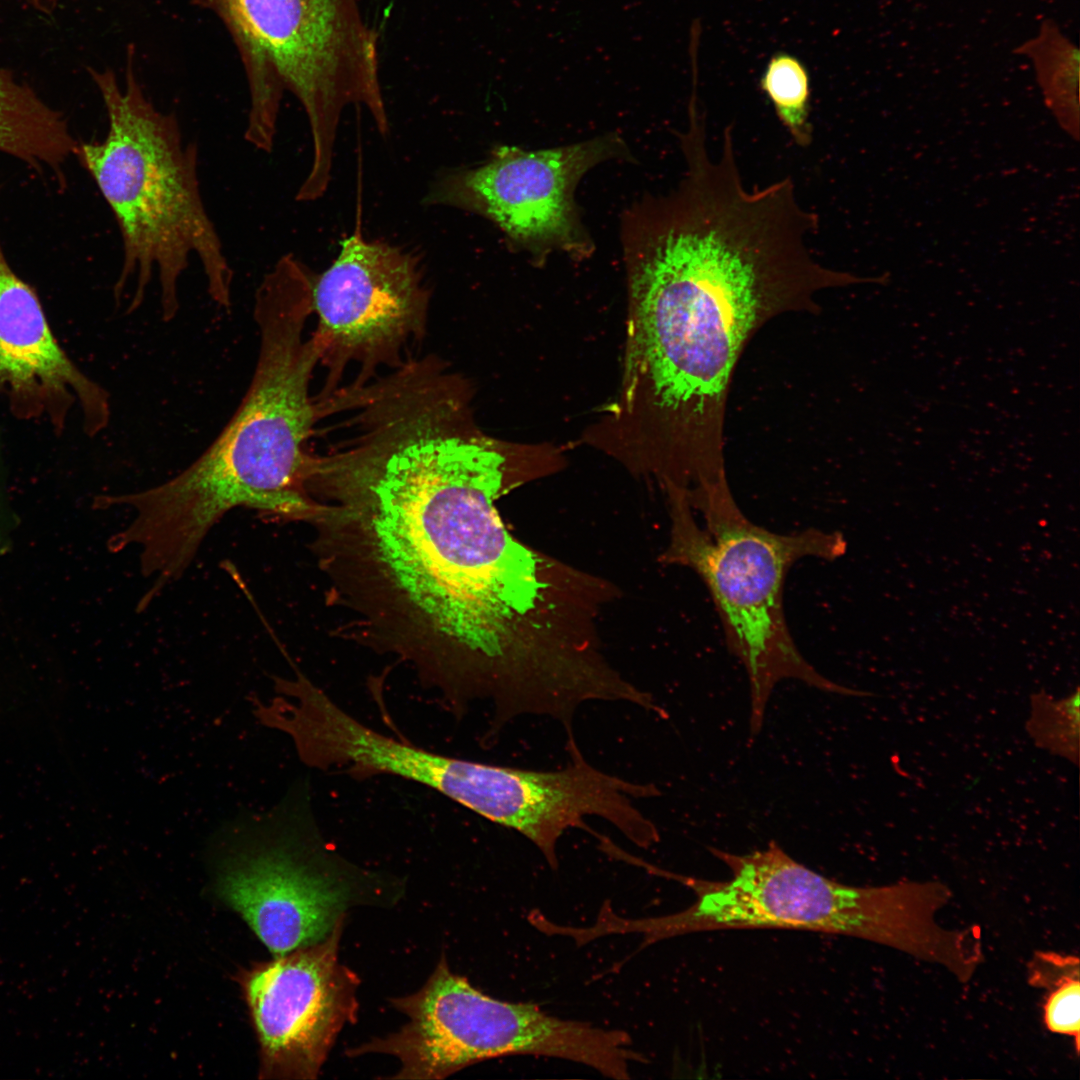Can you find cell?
I'll return each mask as SVG.
<instances>
[{
  "label": "cell",
  "mask_w": 1080,
  "mask_h": 1080,
  "mask_svg": "<svg viewBox=\"0 0 1080 1080\" xmlns=\"http://www.w3.org/2000/svg\"><path fill=\"white\" fill-rule=\"evenodd\" d=\"M464 395L418 382L368 398L351 438L314 454V549L375 648L408 662L456 719L496 707L544 665L557 567L518 542L495 501L505 457Z\"/></svg>",
  "instance_id": "obj_1"
},
{
  "label": "cell",
  "mask_w": 1080,
  "mask_h": 1080,
  "mask_svg": "<svg viewBox=\"0 0 1080 1080\" xmlns=\"http://www.w3.org/2000/svg\"><path fill=\"white\" fill-rule=\"evenodd\" d=\"M627 258L642 362L681 470L698 481L719 479L729 386L742 352L771 319L817 312L819 284L755 235L714 218L668 226Z\"/></svg>",
  "instance_id": "obj_2"
},
{
  "label": "cell",
  "mask_w": 1080,
  "mask_h": 1080,
  "mask_svg": "<svg viewBox=\"0 0 1080 1080\" xmlns=\"http://www.w3.org/2000/svg\"><path fill=\"white\" fill-rule=\"evenodd\" d=\"M312 282L278 266L259 284L254 320L257 363L239 407L209 447L173 478L124 494L130 530L158 562L186 569L212 527L244 507L282 520L310 521L319 503L307 490L308 443L320 419L310 394L319 349L305 326Z\"/></svg>",
  "instance_id": "obj_3"
},
{
  "label": "cell",
  "mask_w": 1080,
  "mask_h": 1080,
  "mask_svg": "<svg viewBox=\"0 0 1080 1080\" xmlns=\"http://www.w3.org/2000/svg\"><path fill=\"white\" fill-rule=\"evenodd\" d=\"M129 47L124 85L111 70L88 72L108 116L102 141L82 142L75 152L94 179L120 230L123 264L114 285L121 302L135 280L128 313L142 304L154 272L160 285L162 319L178 313L179 280L196 256L214 302L231 305L233 271L201 196L198 150L184 143L174 113L158 110L134 72Z\"/></svg>",
  "instance_id": "obj_4"
},
{
  "label": "cell",
  "mask_w": 1080,
  "mask_h": 1080,
  "mask_svg": "<svg viewBox=\"0 0 1080 1080\" xmlns=\"http://www.w3.org/2000/svg\"><path fill=\"white\" fill-rule=\"evenodd\" d=\"M710 851L729 868V879L704 880L650 866L651 874L688 886L695 901L672 914L622 918V933L642 936L637 952L685 934L764 928L860 938L939 966L956 951L957 931L936 920L952 898L940 881L846 885L797 862L774 841L743 855Z\"/></svg>",
  "instance_id": "obj_5"
},
{
  "label": "cell",
  "mask_w": 1080,
  "mask_h": 1080,
  "mask_svg": "<svg viewBox=\"0 0 1080 1080\" xmlns=\"http://www.w3.org/2000/svg\"><path fill=\"white\" fill-rule=\"evenodd\" d=\"M215 13L229 31L246 73L250 109L244 137L269 153L281 99L290 91L303 106L312 137V163L303 196L326 192L341 114L364 106L380 133L389 122L379 79L378 38L357 0H192Z\"/></svg>",
  "instance_id": "obj_6"
},
{
  "label": "cell",
  "mask_w": 1080,
  "mask_h": 1080,
  "mask_svg": "<svg viewBox=\"0 0 1080 1080\" xmlns=\"http://www.w3.org/2000/svg\"><path fill=\"white\" fill-rule=\"evenodd\" d=\"M670 542L663 561L692 569L706 585L722 623L729 650L749 679L751 739L760 732L774 686L784 679L845 696L868 692L822 676L800 653L783 605L787 572L798 560L828 561L847 543L839 532L816 528L778 534L750 521L728 484L687 499L670 488Z\"/></svg>",
  "instance_id": "obj_7"
},
{
  "label": "cell",
  "mask_w": 1080,
  "mask_h": 1080,
  "mask_svg": "<svg viewBox=\"0 0 1080 1080\" xmlns=\"http://www.w3.org/2000/svg\"><path fill=\"white\" fill-rule=\"evenodd\" d=\"M221 896L276 956L324 940L359 906H393L405 881L345 858L328 841L301 777L272 808L221 826L212 839Z\"/></svg>",
  "instance_id": "obj_8"
},
{
  "label": "cell",
  "mask_w": 1080,
  "mask_h": 1080,
  "mask_svg": "<svg viewBox=\"0 0 1080 1080\" xmlns=\"http://www.w3.org/2000/svg\"><path fill=\"white\" fill-rule=\"evenodd\" d=\"M391 1004L407 1022L347 1054L395 1057L400 1069L393 1079H443L477 1062L511 1055L564 1059L613 1079H629L631 1064L648 1062L623 1030L562 1019L533 1003L485 995L453 973L444 954L417 992Z\"/></svg>",
  "instance_id": "obj_9"
},
{
  "label": "cell",
  "mask_w": 1080,
  "mask_h": 1080,
  "mask_svg": "<svg viewBox=\"0 0 1080 1080\" xmlns=\"http://www.w3.org/2000/svg\"><path fill=\"white\" fill-rule=\"evenodd\" d=\"M430 290L415 254L357 229L341 242L333 263L312 279V332L319 364L326 370L322 401L340 388L350 366L349 384L361 386L381 368L399 367L407 345L423 338Z\"/></svg>",
  "instance_id": "obj_10"
},
{
  "label": "cell",
  "mask_w": 1080,
  "mask_h": 1080,
  "mask_svg": "<svg viewBox=\"0 0 1080 1080\" xmlns=\"http://www.w3.org/2000/svg\"><path fill=\"white\" fill-rule=\"evenodd\" d=\"M615 136L547 150L497 148L482 164L442 174L425 197L483 216L533 252L577 248L583 233L573 192L584 173L620 153Z\"/></svg>",
  "instance_id": "obj_11"
},
{
  "label": "cell",
  "mask_w": 1080,
  "mask_h": 1080,
  "mask_svg": "<svg viewBox=\"0 0 1080 1080\" xmlns=\"http://www.w3.org/2000/svg\"><path fill=\"white\" fill-rule=\"evenodd\" d=\"M343 927L244 976L265 1076L317 1078L338 1034L355 1022L360 981L339 962Z\"/></svg>",
  "instance_id": "obj_12"
},
{
  "label": "cell",
  "mask_w": 1080,
  "mask_h": 1080,
  "mask_svg": "<svg viewBox=\"0 0 1080 1080\" xmlns=\"http://www.w3.org/2000/svg\"><path fill=\"white\" fill-rule=\"evenodd\" d=\"M0 392L19 418L62 428L78 404L88 435L110 418L108 393L82 373L55 339L35 290L11 268L0 242Z\"/></svg>",
  "instance_id": "obj_13"
},
{
  "label": "cell",
  "mask_w": 1080,
  "mask_h": 1080,
  "mask_svg": "<svg viewBox=\"0 0 1080 1080\" xmlns=\"http://www.w3.org/2000/svg\"><path fill=\"white\" fill-rule=\"evenodd\" d=\"M78 144L61 111L17 80L12 71L0 67V152L37 172L49 168L57 175Z\"/></svg>",
  "instance_id": "obj_14"
},
{
  "label": "cell",
  "mask_w": 1080,
  "mask_h": 1080,
  "mask_svg": "<svg viewBox=\"0 0 1080 1080\" xmlns=\"http://www.w3.org/2000/svg\"><path fill=\"white\" fill-rule=\"evenodd\" d=\"M760 85L776 115L800 147L812 141L810 122V80L804 64L795 56L780 52L768 62Z\"/></svg>",
  "instance_id": "obj_15"
},
{
  "label": "cell",
  "mask_w": 1080,
  "mask_h": 1080,
  "mask_svg": "<svg viewBox=\"0 0 1080 1080\" xmlns=\"http://www.w3.org/2000/svg\"><path fill=\"white\" fill-rule=\"evenodd\" d=\"M1079 687L1066 697L1056 699L1044 690L1030 696V714L1025 730L1038 748L1079 764L1080 740Z\"/></svg>",
  "instance_id": "obj_16"
},
{
  "label": "cell",
  "mask_w": 1080,
  "mask_h": 1080,
  "mask_svg": "<svg viewBox=\"0 0 1080 1080\" xmlns=\"http://www.w3.org/2000/svg\"><path fill=\"white\" fill-rule=\"evenodd\" d=\"M1080 973L1071 974L1052 983L1043 1005L1046 1028L1074 1039L1076 1054L1080 1048Z\"/></svg>",
  "instance_id": "obj_17"
},
{
  "label": "cell",
  "mask_w": 1080,
  "mask_h": 1080,
  "mask_svg": "<svg viewBox=\"0 0 1080 1080\" xmlns=\"http://www.w3.org/2000/svg\"><path fill=\"white\" fill-rule=\"evenodd\" d=\"M1080 973L1079 958L1056 952L1034 954L1028 966V980L1034 987L1046 988L1071 974Z\"/></svg>",
  "instance_id": "obj_18"
},
{
  "label": "cell",
  "mask_w": 1080,
  "mask_h": 1080,
  "mask_svg": "<svg viewBox=\"0 0 1080 1080\" xmlns=\"http://www.w3.org/2000/svg\"><path fill=\"white\" fill-rule=\"evenodd\" d=\"M25 3L33 10L43 14L51 15L54 13L58 6V0H24Z\"/></svg>",
  "instance_id": "obj_19"
}]
</instances>
